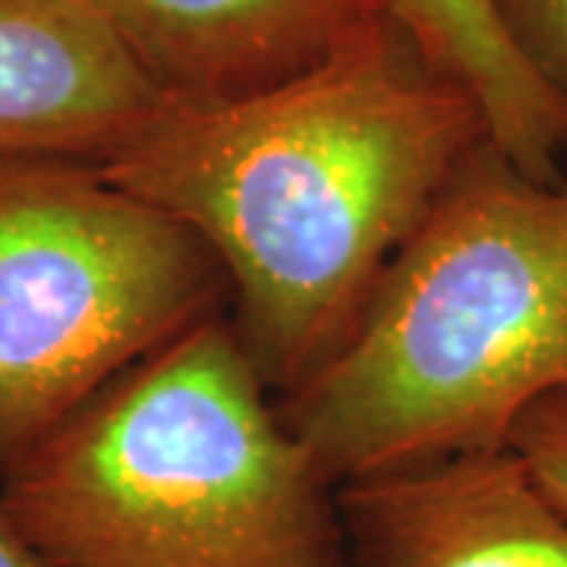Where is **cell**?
<instances>
[{
  "label": "cell",
  "mask_w": 567,
  "mask_h": 567,
  "mask_svg": "<svg viewBox=\"0 0 567 567\" xmlns=\"http://www.w3.org/2000/svg\"><path fill=\"white\" fill-rule=\"evenodd\" d=\"M488 140L464 85L385 20L303 76L167 102L99 167L218 259L268 388L331 360L401 246Z\"/></svg>",
  "instance_id": "1"
},
{
  "label": "cell",
  "mask_w": 567,
  "mask_h": 567,
  "mask_svg": "<svg viewBox=\"0 0 567 567\" xmlns=\"http://www.w3.org/2000/svg\"><path fill=\"white\" fill-rule=\"evenodd\" d=\"M567 391V171L536 181L483 142L281 416L341 488L507 447Z\"/></svg>",
  "instance_id": "2"
},
{
  "label": "cell",
  "mask_w": 567,
  "mask_h": 567,
  "mask_svg": "<svg viewBox=\"0 0 567 567\" xmlns=\"http://www.w3.org/2000/svg\"><path fill=\"white\" fill-rule=\"evenodd\" d=\"M208 316L92 394L0 480L51 567H347L338 486Z\"/></svg>",
  "instance_id": "3"
},
{
  "label": "cell",
  "mask_w": 567,
  "mask_h": 567,
  "mask_svg": "<svg viewBox=\"0 0 567 567\" xmlns=\"http://www.w3.org/2000/svg\"><path fill=\"white\" fill-rule=\"evenodd\" d=\"M224 290L208 246L99 164L0 158V480Z\"/></svg>",
  "instance_id": "4"
},
{
  "label": "cell",
  "mask_w": 567,
  "mask_h": 567,
  "mask_svg": "<svg viewBox=\"0 0 567 567\" xmlns=\"http://www.w3.org/2000/svg\"><path fill=\"white\" fill-rule=\"evenodd\" d=\"M347 567H567V511L511 447L338 488Z\"/></svg>",
  "instance_id": "5"
},
{
  "label": "cell",
  "mask_w": 567,
  "mask_h": 567,
  "mask_svg": "<svg viewBox=\"0 0 567 567\" xmlns=\"http://www.w3.org/2000/svg\"><path fill=\"white\" fill-rule=\"evenodd\" d=\"M162 104L92 0H0V158L102 164Z\"/></svg>",
  "instance_id": "6"
},
{
  "label": "cell",
  "mask_w": 567,
  "mask_h": 567,
  "mask_svg": "<svg viewBox=\"0 0 567 567\" xmlns=\"http://www.w3.org/2000/svg\"><path fill=\"white\" fill-rule=\"evenodd\" d=\"M167 102L303 76L391 20L385 0H92Z\"/></svg>",
  "instance_id": "7"
},
{
  "label": "cell",
  "mask_w": 567,
  "mask_h": 567,
  "mask_svg": "<svg viewBox=\"0 0 567 567\" xmlns=\"http://www.w3.org/2000/svg\"><path fill=\"white\" fill-rule=\"evenodd\" d=\"M429 61L476 102L488 140L536 181L565 174L567 104L507 39L488 0H385Z\"/></svg>",
  "instance_id": "8"
},
{
  "label": "cell",
  "mask_w": 567,
  "mask_h": 567,
  "mask_svg": "<svg viewBox=\"0 0 567 567\" xmlns=\"http://www.w3.org/2000/svg\"><path fill=\"white\" fill-rule=\"evenodd\" d=\"M507 39L567 104V0H488Z\"/></svg>",
  "instance_id": "9"
},
{
  "label": "cell",
  "mask_w": 567,
  "mask_h": 567,
  "mask_svg": "<svg viewBox=\"0 0 567 567\" xmlns=\"http://www.w3.org/2000/svg\"><path fill=\"white\" fill-rule=\"evenodd\" d=\"M507 447L555 505L567 511V391L529 406L514 425Z\"/></svg>",
  "instance_id": "10"
},
{
  "label": "cell",
  "mask_w": 567,
  "mask_h": 567,
  "mask_svg": "<svg viewBox=\"0 0 567 567\" xmlns=\"http://www.w3.org/2000/svg\"><path fill=\"white\" fill-rule=\"evenodd\" d=\"M0 567H51L25 543V536L13 527L3 507H0Z\"/></svg>",
  "instance_id": "11"
}]
</instances>
